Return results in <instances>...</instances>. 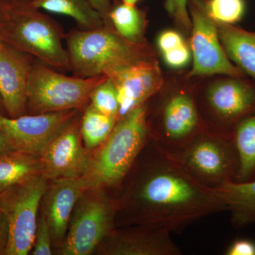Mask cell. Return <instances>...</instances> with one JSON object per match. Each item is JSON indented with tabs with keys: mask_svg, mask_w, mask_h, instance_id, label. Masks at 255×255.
<instances>
[{
	"mask_svg": "<svg viewBox=\"0 0 255 255\" xmlns=\"http://www.w3.org/2000/svg\"><path fill=\"white\" fill-rule=\"evenodd\" d=\"M117 202L115 228L150 225L171 233L226 211L216 189L201 184L151 137L121 184Z\"/></svg>",
	"mask_w": 255,
	"mask_h": 255,
	"instance_id": "obj_1",
	"label": "cell"
},
{
	"mask_svg": "<svg viewBox=\"0 0 255 255\" xmlns=\"http://www.w3.org/2000/svg\"><path fill=\"white\" fill-rule=\"evenodd\" d=\"M147 103L120 119L102 145L91 151L83 187L102 188L118 194L124 178L150 140Z\"/></svg>",
	"mask_w": 255,
	"mask_h": 255,
	"instance_id": "obj_2",
	"label": "cell"
},
{
	"mask_svg": "<svg viewBox=\"0 0 255 255\" xmlns=\"http://www.w3.org/2000/svg\"><path fill=\"white\" fill-rule=\"evenodd\" d=\"M29 0H6L0 18V41L63 71H70L63 28Z\"/></svg>",
	"mask_w": 255,
	"mask_h": 255,
	"instance_id": "obj_3",
	"label": "cell"
},
{
	"mask_svg": "<svg viewBox=\"0 0 255 255\" xmlns=\"http://www.w3.org/2000/svg\"><path fill=\"white\" fill-rule=\"evenodd\" d=\"M70 71L80 78L108 76L120 69L153 58L147 44L132 43L112 26L74 30L65 35Z\"/></svg>",
	"mask_w": 255,
	"mask_h": 255,
	"instance_id": "obj_4",
	"label": "cell"
},
{
	"mask_svg": "<svg viewBox=\"0 0 255 255\" xmlns=\"http://www.w3.org/2000/svg\"><path fill=\"white\" fill-rule=\"evenodd\" d=\"M117 194L102 188H87L77 201L65 239L56 255H92L115 228Z\"/></svg>",
	"mask_w": 255,
	"mask_h": 255,
	"instance_id": "obj_5",
	"label": "cell"
},
{
	"mask_svg": "<svg viewBox=\"0 0 255 255\" xmlns=\"http://www.w3.org/2000/svg\"><path fill=\"white\" fill-rule=\"evenodd\" d=\"M106 77L68 76L36 60L28 81L26 114L84 110L94 89Z\"/></svg>",
	"mask_w": 255,
	"mask_h": 255,
	"instance_id": "obj_6",
	"label": "cell"
},
{
	"mask_svg": "<svg viewBox=\"0 0 255 255\" xmlns=\"http://www.w3.org/2000/svg\"><path fill=\"white\" fill-rule=\"evenodd\" d=\"M168 155L211 189L235 182L237 177L238 159L232 135L209 128L175 153Z\"/></svg>",
	"mask_w": 255,
	"mask_h": 255,
	"instance_id": "obj_7",
	"label": "cell"
},
{
	"mask_svg": "<svg viewBox=\"0 0 255 255\" xmlns=\"http://www.w3.org/2000/svg\"><path fill=\"white\" fill-rule=\"evenodd\" d=\"M147 121L151 138L169 155L208 128L195 97L187 92L167 95L154 111L147 108Z\"/></svg>",
	"mask_w": 255,
	"mask_h": 255,
	"instance_id": "obj_8",
	"label": "cell"
},
{
	"mask_svg": "<svg viewBox=\"0 0 255 255\" xmlns=\"http://www.w3.org/2000/svg\"><path fill=\"white\" fill-rule=\"evenodd\" d=\"M49 180L38 174L15 184L0 194V211L7 220L9 241L6 255L31 253L40 206Z\"/></svg>",
	"mask_w": 255,
	"mask_h": 255,
	"instance_id": "obj_9",
	"label": "cell"
},
{
	"mask_svg": "<svg viewBox=\"0 0 255 255\" xmlns=\"http://www.w3.org/2000/svg\"><path fill=\"white\" fill-rule=\"evenodd\" d=\"M228 77L208 87L201 110L206 127L232 135L243 119L255 113V81Z\"/></svg>",
	"mask_w": 255,
	"mask_h": 255,
	"instance_id": "obj_10",
	"label": "cell"
},
{
	"mask_svg": "<svg viewBox=\"0 0 255 255\" xmlns=\"http://www.w3.org/2000/svg\"><path fill=\"white\" fill-rule=\"evenodd\" d=\"M82 111L25 114L16 118L0 114V132L13 150L41 156L50 142Z\"/></svg>",
	"mask_w": 255,
	"mask_h": 255,
	"instance_id": "obj_11",
	"label": "cell"
},
{
	"mask_svg": "<svg viewBox=\"0 0 255 255\" xmlns=\"http://www.w3.org/2000/svg\"><path fill=\"white\" fill-rule=\"evenodd\" d=\"M191 16V49L193 67L189 75H227L247 78L246 74L232 63L223 49L216 23L208 17L197 0H188Z\"/></svg>",
	"mask_w": 255,
	"mask_h": 255,
	"instance_id": "obj_12",
	"label": "cell"
},
{
	"mask_svg": "<svg viewBox=\"0 0 255 255\" xmlns=\"http://www.w3.org/2000/svg\"><path fill=\"white\" fill-rule=\"evenodd\" d=\"M167 230L150 225L114 228L102 241L95 255H181Z\"/></svg>",
	"mask_w": 255,
	"mask_h": 255,
	"instance_id": "obj_13",
	"label": "cell"
},
{
	"mask_svg": "<svg viewBox=\"0 0 255 255\" xmlns=\"http://www.w3.org/2000/svg\"><path fill=\"white\" fill-rule=\"evenodd\" d=\"M82 114L61 130L41 154L43 174L48 180L80 178L85 173L91 151L82 141Z\"/></svg>",
	"mask_w": 255,
	"mask_h": 255,
	"instance_id": "obj_14",
	"label": "cell"
},
{
	"mask_svg": "<svg viewBox=\"0 0 255 255\" xmlns=\"http://www.w3.org/2000/svg\"><path fill=\"white\" fill-rule=\"evenodd\" d=\"M117 88L118 120L149 102L162 89L163 78L154 58L142 60L109 75Z\"/></svg>",
	"mask_w": 255,
	"mask_h": 255,
	"instance_id": "obj_15",
	"label": "cell"
},
{
	"mask_svg": "<svg viewBox=\"0 0 255 255\" xmlns=\"http://www.w3.org/2000/svg\"><path fill=\"white\" fill-rule=\"evenodd\" d=\"M33 57L0 43V101L6 116L26 114V102Z\"/></svg>",
	"mask_w": 255,
	"mask_h": 255,
	"instance_id": "obj_16",
	"label": "cell"
},
{
	"mask_svg": "<svg viewBox=\"0 0 255 255\" xmlns=\"http://www.w3.org/2000/svg\"><path fill=\"white\" fill-rule=\"evenodd\" d=\"M85 189L80 178L49 180L42 198L40 212L49 226L53 253L65 239L74 207Z\"/></svg>",
	"mask_w": 255,
	"mask_h": 255,
	"instance_id": "obj_17",
	"label": "cell"
},
{
	"mask_svg": "<svg viewBox=\"0 0 255 255\" xmlns=\"http://www.w3.org/2000/svg\"><path fill=\"white\" fill-rule=\"evenodd\" d=\"M215 23L229 59L255 81V31H246L236 25Z\"/></svg>",
	"mask_w": 255,
	"mask_h": 255,
	"instance_id": "obj_18",
	"label": "cell"
},
{
	"mask_svg": "<svg viewBox=\"0 0 255 255\" xmlns=\"http://www.w3.org/2000/svg\"><path fill=\"white\" fill-rule=\"evenodd\" d=\"M215 189L230 212L233 227L242 229L255 224V179L228 182Z\"/></svg>",
	"mask_w": 255,
	"mask_h": 255,
	"instance_id": "obj_19",
	"label": "cell"
},
{
	"mask_svg": "<svg viewBox=\"0 0 255 255\" xmlns=\"http://www.w3.org/2000/svg\"><path fill=\"white\" fill-rule=\"evenodd\" d=\"M43 174L40 155L19 150L0 154V194L30 178Z\"/></svg>",
	"mask_w": 255,
	"mask_h": 255,
	"instance_id": "obj_20",
	"label": "cell"
},
{
	"mask_svg": "<svg viewBox=\"0 0 255 255\" xmlns=\"http://www.w3.org/2000/svg\"><path fill=\"white\" fill-rule=\"evenodd\" d=\"M238 159V170L235 182L255 179V113L238 124L232 134Z\"/></svg>",
	"mask_w": 255,
	"mask_h": 255,
	"instance_id": "obj_21",
	"label": "cell"
},
{
	"mask_svg": "<svg viewBox=\"0 0 255 255\" xmlns=\"http://www.w3.org/2000/svg\"><path fill=\"white\" fill-rule=\"evenodd\" d=\"M37 9L73 18L82 29H95L105 21L87 0H29Z\"/></svg>",
	"mask_w": 255,
	"mask_h": 255,
	"instance_id": "obj_22",
	"label": "cell"
},
{
	"mask_svg": "<svg viewBox=\"0 0 255 255\" xmlns=\"http://www.w3.org/2000/svg\"><path fill=\"white\" fill-rule=\"evenodd\" d=\"M111 24L122 38L132 43L146 45L145 14L136 5L117 1L110 14Z\"/></svg>",
	"mask_w": 255,
	"mask_h": 255,
	"instance_id": "obj_23",
	"label": "cell"
},
{
	"mask_svg": "<svg viewBox=\"0 0 255 255\" xmlns=\"http://www.w3.org/2000/svg\"><path fill=\"white\" fill-rule=\"evenodd\" d=\"M118 122L117 117L105 115L88 105L82 111L80 132L84 145L93 150L102 145L112 133Z\"/></svg>",
	"mask_w": 255,
	"mask_h": 255,
	"instance_id": "obj_24",
	"label": "cell"
},
{
	"mask_svg": "<svg viewBox=\"0 0 255 255\" xmlns=\"http://www.w3.org/2000/svg\"><path fill=\"white\" fill-rule=\"evenodd\" d=\"M201 9L214 22L236 25L246 14V0H197Z\"/></svg>",
	"mask_w": 255,
	"mask_h": 255,
	"instance_id": "obj_25",
	"label": "cell"
},
{
	"mask_svg": "<svg viewBox=\"0 0 255 255\" xmlns=\"http://www.w3.org/2000/svg\"><path fill=\"white\" fill-rule=\"evenodd\" d=\"M89 105L100 113L118 119V94L115 85L110 78L106 77L94 89L90 95Z\"/></svg>",
	"mask_w": 255,
	"mask_h": 255,
	"instance_id": "obj_26",
	"label": "cell"
},
{
	"mask_svg": "<svg viewBox=\"0 0 255 255\" xmlns=\"http://www.w3.org/2000/svg\"><path fill=\"white\" fill-rule=\"evenodd\" d=\"M30 255H53L51 233L44 216L39 212L34 241Z\"/></svg>",
	"mask_w": 255,
	"mask_h": 255,
	"instance_id": "obj_27",
	"label": "cell"
},
{
	"mask_svg": "<svg viewBox=\"0 0 255 255\" xmlns=\"http://www.w3.org/2000/svg\"><path fill=\"white\" fill-rule=\"evenodd\" d=\"M187 3L188 0H165L164 7L179 26L190 30L191 20L187 11Z\"/></svg>",
	"mask_w": 255,
	"mask_h": 255,
	"instance_id": "obj_28",
	"label": "cell"
},
{
	"mask_svg": "<svg viewBox=\"0 0 255 255\" xmlns=\"http://www.w3.org/2000/svg\"><path fill=\"white\" fill-rule=\"evenodd\" d=\"M164 63L174 69L184 68L191 59V51L186 43L162 53Z\"/></svg>",
	"mask_w": 255,
	"mask_h": 255,
	"instance_id": "obj_29",
	"label": "cell"
},
{
	"mask_svg": "<svg viewBox=\"0 0 255 255\" xmlns=\"http://www.w3.org/2000/svg\"><path fill=\"white\" fill-rule=\"evenodd\" d=\"M185 42L178 32L168 30L160 33L157 38V44L161 53L169 51L184 44Z\"/></svg>",
	"mask_w": 255,
	"mask_h": 255,
	"instance_id": "obj_30",
	"label": "cell"
},
{
	"mask_svg": "<svg viewBox=\"0 0 255 255\" xmlns=\"http://www.w3.org/2000/svg\"><path fill=\"white\" fill-rule=\"evenodd\" d=\"M226 255H255V241L247 238H238L228 247Z\"/></svg>",
	"mask_w": 255,
	"mask_h": 255,
	"instance_id": "obj_31",
	"label": "cell"
},
{
	"mask_svg": "<svg viewBox=\"0 0 255 255\" xmlns=\"http://www.w3.org/2000/svg\"><path fill=\"white\" fill-rule=\"evenodd\" d=\"M94 8L101 15L105 25L109 26H112L110 20V14L112 4L111 0H87Z\"/></svg>",
	"mask_w": 255,
	"mask_h": 255,
	"instance_id": "obj_32",
	"label": "cell"
},
{
	"mask_svg": "<svg viewBox=\"0 0 255 255\" xmlns=\"http://www.w3.org/2000/svg\"><path fill=\"white\" fill-rule=\"evenodd\" d=\"M9 241V224L4 214L0 211V255H6Z\"/></svg>",
	"mask_w": 255,
	"mask_h": 255,
	"instance_id": "obj_33",
	"label": "cell"
},
{
	"mask_svg": "<svg viewBox=\"0 0 255 255\" xmlns=\"http://www.w3.org/2000/svg\"><path fill=\"white\" fill-rule=\"evenodd\" d=\"M14 150L10 147L6 139L3 135V134L0 132V154L4 152H9V151Z\"/></svg>",
	"mask_w": 255,
	"mask_h": 255,
	"instance_id": "obj_34",
	"label": "cell"
},
{
	"mask_svg": "<svg viewBox=\"0 0 255 255\" xmlns=\"http://www.w3.org/2000/svg\"><path fill=\"white\" fill-rule=\"evenodd\" d=\"M123 2L126 4L130 5H136L137 3L140 0H122Z\"/></svg>",
	"mask_w": 255,
	"mask_h": 255,
	"instance_id": "obj_35",
	"label": "cell"
},
{
	"mask_svg": "<svg viewBox=\"0 0 255 255\" xmlns=\"http://www.w3.org/2000/svg\"><path fill=\"white\" fill-rule=\"evenodd\" d=\"M5 1H6V0H0V18H1L3 9H4Z\"/></svg>",
	"mask_w": 255,
	"mask_h": 255,
	"instance_id": "obj_36",
	"label": "cell"
},
{
	"mask_svg": "<svg viewBox=\"0 0 255 255\" xmlns=\"http://www.w3.org/2000/svg\"><path fill=\"white\" fill-rule=\"evenodd\" d=\"M2 111H4V108H3L2 105H1V101H0V114H2Z\"/></svg>",
	"mask_w": 255,
	"mask_h": 255,
	"instance_id": "obj_37",
	"label": "cell"
},
{
	"mask_svg": "<svg viewBox=\"0 0 255 255\" xmlns=\"http://www.w3.org/2000/svg\"><path fill=\"white\" fill-rule=\"evenodd\" d=\"M0 43H1V41H0Z\"/></svg>",
	"mask_w": 255,
	"mask_h": 255,
	"instance_id": "obj_38",
	"label": "cell"
}]
</instances>
